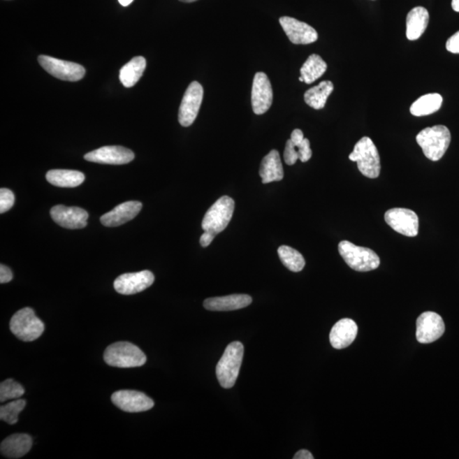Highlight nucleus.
Returning <instances> with one entry per match:
<instances>
[{"instance_id":"nucleus-15","label":"nucleus","mask_w":459,"mask_h":459,"mask_svg":"<svg viewBox=\"0 0 459 459\" xmlns=\"http://www.w3.org/2000/svg\"><path fill=\"white\" fill-rule=\"evenodd\" d=\"M134 159V152L128 148L120 146L102 147L85 155V159L89 162L113 164V166L126 164L131 163Z\"/></svg>"},{"instance_id":"nucleus-21","label":"nucleus","mask_w":459,"mask_h":459,"mask_svg":"<svg viewBox=\"0 0 459 459\" xmlns=\"http://www.w3.org/2000/svg\"><path fill=\"white\" fill-rule=\"evenodd\" d=\"M33 441L27 434H14L5 439L0 446V451L3 457L7 458H20L29 452Z\"/></svg>"},{"instance_id":"nucleus-14","label":"nucleus","mask_w":459,"mask_h":459,"mask_svg":"<svg viewBox=\"0 0 459 459\" xmlns=\"http://www.w3.org/2000/svg\"><path fill=\"white\" fill-rule=\"evenodd\" d=\"M155 281L154 275L150 270L121 275L115 281V289L124 296H131L144 291Z\"/></svg>"},{"instance_id":"nucleus-9","label":"nucleus","mask_w":459,"mask_h":459,"mask_svg":"<svg viewBox=\"0 0 459 459\" xmlns=\"http://www.w3.org/2000/svg\"><path fill=\"white\" fill-rule=\"evenodd\" d=\"M203 98V88L197 81L192 82L186 90L179 109V123L189 127L197 119Z\"/></svg>"},{"instance_id":"nucleus-37","label":"nucleus","mask_w":459,"mask_h":459,"mask_svg":"<svg viewBox=\"0 0 459 459\" xmlns=\"http://www.w3.org/2000/svg\"><path fill=\"white\" fill-rule=\"evenodd\" d=\"M215 236H217V235L210 233V231H204V233L202 235L201 238H200V245H201L202 247H204V248H206V247L210 246V243L213 242Z\"/></svg>"},{"instance_id":"nucleus-39","label":"nucleus","mask_w":459,"mask_h":459,"mask_svg":"<svg viewBox=\"0 0 459 459\" xmlns=\"http://www.w3.org/2000/svg\"><path fill=\"white\" fill-rule=\"evenodd\" d=\"M313 455L309 451L303 449L294 455L293 459H313Z\"/></svg>"},{"instance_id":"nucleus-41","label":"nucleus","mask_w":459,"mask_h":459,"mask_svg":"<svg viewBox=\"0 0 459 459\" xmlns=\"http://www.w3.org/2000/svg\"><path fill=\"white\" fill-rule=\"evenodd\" d=\"M133 1H134V0H119L120 5L123 6H128L131 5Z\"/></svg>"},{"instance_id":"nucleus-8","label":"nucleus","mask_w":459,"mask_h":459,"mask_svg":"<svg viewBox=\"0 0 459 459\" xmlns=\"http://www.w3.org/2000/svg\"><path fill=\"white\" fill-rule=\"evenodd\" d=\"M38 62L47 73L61 80L76 82L85 75L84 66L74 62L48 56H39Z\"/></svg>"},{"instance_id":"nucleus-25","label":"nucleus","mask_w":459,"mask_h":459,"mask_svg":"<svg viewBox=\"0 0 459 459\" xmlns=\"http://www.w3.org/2000/svg\"><path fill=\"white\" fill-rule=\"evenodd\" d=\"M147 61L143 57L133 58L120 70L119 80L124 87L131 88L143 77L146 69Z\"/></svg>"},{"instance_id":"nucleus-5","label":"nucleus","mask_w":459,"mask_h":459,"mask_svg":"<svg viewBox=\"0 0 459 459\" xmlns=\"http://www.w3.org/2000/svg\"><path fill=\"white\" fill-rule=\"evenodd\" d=\"M339 252L345 263L356 272H370L380 265L379 255L374 250L356 246L349 241L339 243Z\"/></svg>"},{"instance_id":"nucleus-32","label":"nucleus","mask_w":459,"mask_h":459,"mask_svg":"<svg viewBox=\"0 0 459 459\" xmlns=\"http://www.w3.org/2000/svg\"><path fill=\"white\" fill-rule=\"evenodd\" d=\"M15 195L13 191L6 188L0 189V213H6L13 207Z\"/></svg>"},{"instance_id":"nucleus-6","label":"nucleus","mask_w":459,"mask_h":459,"mask_svg":"<svg viewBox=\"0 0 459 459\" xmlns=\"http://www.w3.org/2000/svg\"><path fill=\"white\" fill-rule=\"evenodd\" d=\"M13 335L24 342H32L42 335L45 324L35 315L32 308L26 307L14 314L10 321Z\"/></svg>"},{"instance_id":"nucleus-20","label":"nucleus","mask_w":459,"mask_h":459,"mask_svg":"<svg viewBox=\"0 0 459 459\" xmlns=\"http://www.w3.org/2000/svg\"><path fill=\"white\" fill-rule=\"evenodd\" d=\"M252 303L248 294H231L228 296L210 298L203 302L204 308L213 312L236 311Z\"/></svg>"},{"instance_id":"nucleus-16","label":"nucleus","mask_w":459,"mask_h":459,"mask_svg":"<svg viewBox=\"0 0 459 459\" xmlns=\"http://www.w3.org/2000/svg\"><path fill=\"white\" fill-rule=\"evenodd\" d=\"M280 24L290 41L294 45H309L319 39V34L307 23L289 17L279 19Z\"/></svg>"},{"instance_id":"nucleus-3","label":"nucleus","mask_w":459,"mask_h":459,"mask_svg":"<svg viewBox=\"0 0 459 459\" xmlns=\"http://www.w3.org/2000/svg\"><path fill=\"white\" fill-rule=\"evenodd\" d=\"M353 162H356L358 170L367 178L376 179L379 177L381 164L378 149L374 141L370 137H363L356 144L354 150L349 156Z\"/></svg>"},{"instance_id":"nucleus-10","label":"nucleus","mask_w":459,"mask_h":459,"mask_svg":"<svg viewBox=\"0 0 459 459\" xmlns=\"http://www.w3.org/2000/svg\"><path fill=\"white\" fill-rule=\"evenodd\" d=\"M384 219L392 229L406 237H416L418 233V217L414 211L395 207L384 214Z\"/></svg>"},{"instance_id":"nucleus-22","label":"nucleus","mask_w":459,"mask_h":459,"mask_svg":"<svg viewBox=\"0 0 459 459\" xmlns=\"http://www.w3.org/2000/svg\"><path fill=\"white\" fill-rule=\"evenodd\" d=\"M260 175L263 184L280 182L284 179V171L279 152L277 150L270 151L263 159L261 164Z\"/></svg>"},{"instance_id":"nucleus-36","label":"nucleus","mask_w":459,"mask_h":459,"mask_svg":"<svg viewBox=\"0 0 459 459\" xmlns=\"http://www.w3.org/2000/svg\"><path fill=\"white\" fill-rule=\"evenodd\" d=\"M13 274L9 268L5 265H0V282L1 284H7L13 280Z\"/></svg>"},{"instance_id":"nucleus-1","label":"nucleus","mask_w":459,"mask_h":459,"mask_svg":"<svg viewBox=\"0 0 459 459\" xmlns=\"http://www.w3.org/2000/svg\"><path fill=\"white\" fill-rule=\"evenodd\" d=\"M416 140L426 158L437 162L445 155L450 146L451 133L444 125H435L423 129L416 137Z\"/></svg>"},{"instance_id":"nucleus-23","label":"nucleus","mask_w":459,"mask_h":459,"mask_svg":"<svg viewBox=\"0 0 459 459\" xmlns=\"http://www.w3.org/2000/svg\"><path fill=\"white\" fill-rule=\"evenodd\" d=\"M430 15L425 8H414L407 15V38L411 41L421 38L429 24Z\"/></svg>"},{"instance_id":"nucleus-27","label":"nucleus","mask_w":459,"mask_h":459,"mask_svg":"<svg viewBox=\"0 0 459 459\" xmlns=\"http://www.w3.org/2000/svg\"><path fill=\"white\" fill-rule=\"evenodd\" d=\"M442 101L440 94H427L414 102L411 105L410 112L415 117L430 115L440 110Z\"/></svg>"},{"instance_id":"nucleus-26","label":"nucleus","mask_w":459,"mask_h":459,"mask_svg":"<svg viewBox=\"0 0 459 459\" xmlns=\"http://www.w3.org/2000/svg\"><path fill=\"white\" fill-rule=\"evenodd\" d=\"M333 84L331 81L321 82L319 85L307 90L305 93V103L316 110L323 109L325 107L328 98L333 92Z\"/></svg>"},{"instance_id":"nucleus-11","label":"nucleus","mask_w":459,"mask_h":459,"mask_svg":"<svg viewBox=\"0 0 459 459\" xmlns=\"http://www.w3.org/2000/svg\"><path fill=\"white\" fill-rule=\"evenodd\" d=\"M416 326V337L421 344L433 343L440 339L445 332V324L442 316L433 312L421 314Z\"/></svg>"},{"instance_id":"nucleus-34","label":"nucleus","mask_w":459,"mask_h":459,"mask_svg":"<svg viewBox=\"0 0 459 459\" xmlns=\"http://www.w3.org/2000/svg\"><path fill=\"white\" fill-rule=\"evenodd\" d=\"M296 146V145H294ZM298 153H299V159L302 163L307 162L312 156L311 144L308 139L305 138L303 141L298 146H296Z\"/></svg>"},{"instance_id":"nucleus-42","label":"nucleus","mask_w":459,"mask_h":459,"mask_svg":"<svg viewBox=\"0 0 459 459\" xmlns=\"http://www.w3.org/2000/svg\"><path fill=\"white\" fill-rule=\"evenodd\" d=\"M180 1L183 3H192V2L198 1V0H180Z\"/></svg>"},{"instance_id":"nucleus-4","label":"nucleus","mask_w":459,"mask_h":459,"mask_svg":"<svg viewBox=\"0 0 459 459\" xmlns=\"http://www.w3.org/2000/svg\"><path fill=\"white\" fill-rule=\"evenodd\" d=\"M104 360L111 367L129 368L143 366L147 362V356L135 344L117 342L105 349Z\"/></svg>"},{"instance_id":"nucleus-40","label":"nucleus","mask_w":459,"mask_h":459,"mask_svg":"<svg viewBox=\"0 0 459 459\" xmlns=\"http://www.w3.org/2000/svg\"><path fill=\"white\" fill-rule=\"evenodd\" d=\"M452 7L453 10L456 11V13H459V0H453Z\"/></svg>"},{"instance_id":"nucleus-13","label":"nucleus","mask_w":459,"mask_h":459,"mask_svg":"<svg viewBox=\"0 0 459 459\" xmlns=\"http://www.w3.org/2000/svg\"><path fill=\"white\" fill-rule=\"evenodd\" d=\"M112 402L119 409L127 413H140L152 409L154 402L143 392L119 391L112 395Z\"/></svg>"},{"instance_id":"nucleus-19","label":"nucleus","mask_w":459,"mask_h":459,"mask_svg":"<svg viewBox=\"0 0 459 459\" xmlns=\"http://www.w3.org/2000/svg\"><path fill=\"white\" fill-rule=\"evenodd\" d=\"M358 332V327L354 321L349 319H341L333 326L329 335L332 347L337 350L344 349L353 343Z\"/></svg>"},{"instance_id":"nucleus-43","label":"nucleus","mask_w":459,"mask_h":459,"mask_svg":"<svg viewBox=\"0 0 459 459\" xmlns=\"http://www.w3.org/2000/svg\"><path fill=\"white\" fill-rule=\"evenodd\" d=\"M299 80L300 82H304V78L300 76V78H299Z\"/></svg>"},{"instance_id":"nucleus-30","label":"nucleus","mask_w":459,"mask_h":459,"mask_svg":"<svg viewBox=\"0 0 459 459\" xmlns=\"http://www.w3.org/2000/svg\"><path fill=\"white\" fill-rule=\"evenodd\" d=\"M26 407L25 400H15L0 407V418L1 421L15 425L18 422V415Z\"/></svg>"},{"instance_id":"nucleus-31","label":"nucleus","mask_w":459,"mask_h":459,"mask_svg":"<svg viewBox=\"0 0 459 459\" xmlns=\"http://www.w3.org/2000/svg\"><path fill=\"white\" fill-rule=\"evenodd\" d=\"M25 393V389L22 384L13 379H6L0 384V402L8 400L18 399Z\"/></svg>"},{"instance_id":"nucleus-7","label":"nucleus","mask_w":459,"mask_h":459,"mask_svg":"<svg viewBox=\"0 0 459 459\" xmlns=\"http://www.w3.org/2000/svg\"><path fill=\"white\" fill-rule=\"evenodd\" d=\"M235 207L234 200L228 196L219 198L207 211L202 222L204 231L221 233L229 225Z\"/></svg>"},{"instance_id":"nucleus-2","label":"nucleus","mask_w":459,"mask_h":459,"mask_svg":"<svg viewBox=\"0 0 459 459\" xmlns=\"http://www.w3.org/2000/svg\"><path fill=\"white\" fill-rule=\"evenodd\" d=\"M243 353L245 347L242 344L235 341L226 347L221 360H219L217 376L219 384L225 389H230L236 384L242 363Z\"/></svg>"},{"instance_id":"nucleus-29","label":"nucleus","mask_w":459,"mask_h":459,"mask_svg":"<svg viewBox=\"0 0 459 459\" xmlns=\"http://www.w3.org/2000/svg\"><path fill=\"white\" fill-rule=\"evenodd\" d=\"M282 264L293 272H300L304 269L305 261L299 251L289 246H281L277 250Z\"/></svg>"},{"instance_id":"nucleus-18","label":"nucleus","mask_w":459,"mask_h":459,"mask_svg":"<svg viewBox=\"0 0 459 459\" xmlns=\"http://www.w3.org/2000/svg\"><path fill=\"white\" fill-rule=\"evenodd\" d=\"M143 209V203L138 201H129L119 204L112 211L102 215L101 222L107 227H116L136 218Z\"/></svg>"},{"instance_id":"nucleus-38","label":"nucleus","mask_w":459,"mask_h":459,"mask_svg":"<svg viewBox=\"0 0 459 459\" xmlns=\"http://www.w3.org/2000/svg\"><path fill=\"white\" fill-rule=\"evenodd\" d=\"M304 139L305 137L303 132H302V131H300L299 129H294L291 134V138H290V140H292V143L296 145V146L300 145Z\"/></svg>"},{"instance_id":"nucleus-35","label":"nucleus","mask_w":459,"mask_h":459,"mask_svg":"<svg viewBox=\"0 0 459 459\" xmlns=\"http://www.w3.org/2000/svg\"><path fill=\"white\" fill-rule=\"evenodd\" d=\"M446 47L449 52L459 54V31L449 38Z\"/></svg>"},{"instance_id":"nucleus-33","label":"nucleus","mask_w":459,"mask_h":459,"mask_svg":"<svg viewBox=\"0 0 459 459\" xmlns=\"http://www.w3.org/2000/svg\"><path fill=\"white\" fill-rule=\"evenodd\" d=\"M299 159V153H298L296 147L292 143L291 140H289L286 143L284 150V160L288 166H293Z\"/></svg>"},{"instance_id":"nucleus-24","label":"nucleus","mask_w":459,"mask_h":459,"mask_svg":"<svg viewBox=\"0 0 459 459\" xmlns=\"http://www.w3.org/2000/svg\"><path fill=\"white\" fill-rule=\"evenodd\" d=\"M46 180L51 185L64 188L80 186L85 182L83 173L69 170H52L47 172Z\"/></svg>"},{"instance_id":"nucleus-28","label":"nucleus","mask_w":459,"mask_h":459,"mask_svg":"<svg viewBox=\"0 0 459 459\" xmlns=\"http://www.w3.org/2000/svg\"><path fill=\"white\" fill-rule=\"evenodd\" d=\"M328 65L319 54H312L302 66L301 77L305 84L311 85L323 75L327 71Z\"/></svg>"},{"instance_id":"nucleus-12","label":"nucleus","mask_w":459,"mask_h":459,"mask_svg":"<svg viewBox=\"0 0 459 459\" xmlns=\"http://www.w3.org/2000/svg\"><path fill=\"white\" fill-rule=\"evenodd\" d=\"M251 101H252L253 111L256 115H264L272 107V87L265 73L261 72L255 74Z\"/></svg>"},{"instance_id":"nucleus-17","label":"nucleus","mask_w":459,"mask_h":459,"mask_svg":"<svg viewBox=\"0 0 459 459\" xmlns=\"http://www.w3.org/2000/svg\"><path fill=\"white\" fill-rule=\"evenodd\" d=\"M51 218L59 226L66 229L85 228L87 226L89 214L81 207L57 205L50 210Z\"/></svg>"}]
</instances>
